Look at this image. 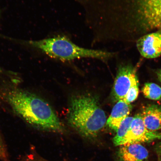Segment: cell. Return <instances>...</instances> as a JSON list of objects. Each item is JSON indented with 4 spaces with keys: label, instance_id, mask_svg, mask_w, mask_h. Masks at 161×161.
<instances>
[{
    "label": "cell",
    "instance_id": "9a60e30c",
    "mask_svg": "<svg viewBox=\"0 0 161 161\" xmlns=\"http://www.w3.org/2000/svg\"><path fill=\"white\" fill-rule=\"evenodd\" d=\"M156 152L158 154L161 155V142L157 145L156 147Z\"/></svg>",
    "mask_w": 161,
    "mask_h": 161
},
{
    "label": "cell",
    "instance_id": "3957f363",
    "mask_svg": "<svg viewBox=\"0 0 161 161\" xmlns=\"http://www.w3.org/2000/svg\"><path fill=\"white\" fill-rule=\"evenodd\" d=\"M26 43L37 48L50 57L63 61L82 58L104 60L111 57L113 53L104 50L86 49L76 45L65 36H57Z\"/></svg>",
    "mask_w": 161,
    "mask_h": 161
},
{
    "label": "cell",
    "instance_id": "ba28073f",
    "mask_svg": "<svg viewBox=\"0 0 161 161\" xmlns=\"http://www.w3.org/2000/svg\"><path fill=\"white\" fill-rule=\"evenodd\" d=\"M132 108L130 104L126 103L123 99L118 101L112 108L106 125L116 132L121 123L128 116Z\"/></svg>",
    "mask_w": 161,
    "mask_h": 161
},
{
    "label": "cell",
    "instance_id": "4fadbf2b",
    "mask_svg": "<svg viewBox=\"0 0 161 161\" xmlns=\"http://www.w3.org/2000/svg\"><path fill=\"white\" fill-rule=\"evenodd\" d=\"M8 159V154L7 150L0 137V160L7 161Z\"/></svg>",
    "mask_w": 161,
    "mask_h": 161
},
{
    "label": "cell",
    "instance_id": "5bb4252c",
    "mask_svg": "<svg viewBox=\"0 0 161 161\" xmlns=\"http://www.w3.org/2000/svg\"><path fill=\"white\" fill-rule=\"evenodd\" d=\"M19 161H43L39 160L36 157L34 156L33 154L29 155L25 157V158L21 159Z\"/></svg>",
    "mask_w": 161,
    "mask_h": 161
},
{
    "label": "cell",
    "instance_id": "6da1fadb",
    "mask_svg": "<svg viewBox=\"0 0 161 161\" xmlns=\"http://www.w3.org/2000/svg\"><path fill=\"white\" fill-rule=\"evenodd\" d=\"M7 99L14 111L31 125L53 131L63 130L51 106L39 97L25 91L14 90L8 93Z\"/></svg>",
    "mask_w": 161,
    "mask_h": 161
},
{
    "label": "cell",
    "instance_id": "8992f818",
    "mask_svg": "<svg viewBox=\"0 0 161 161\" xmlns=\"http://www.w3.org/2000/svg\"><path fill=\"white\" fill-rule=\"evenodd\" d=\"M136 41L137 48L143 57L153 59L161 55V30L143 36Z\"/></svg>",
    "mask_w": 161,
    "mask_h": 161
},
{
    "label": "cell",
    "instance_id": "7c38bea8",
    "mask_svg": "<svg viewBox=\"0 0 161 161\" xmlns=\"http://www.w3.org/2000/svg\"><path fill=\"white\" fill-rule=\"evenodd\" d=\"M139 91V83L134 84L128 90L123 100L126 103L130 104L138 97Z\"/></svg>",
    "mask_w": 161,
    "mask_h": 161
},
{
    "label": "cell",
    "instance_id": "2e32d148",
    "mask_svg": "<svg viewBox=\"0 0 161 161\" xmlns=\"http://www.w3.org/2000/svg\"><path fill=\"white\" fill-rule=\"evenodd\" d=\"M156 74L158 79L161 82V69L158 70V71L156 72Z\"/></svg>",
    "mask_w": 161,
    "mask_h": 161
},
{
    "label": "cell",
    "instance_id": "7a4b0ae2",
    "mask_svg": "<svg viewBox=\"0 0 161 161\" xmlns=\"http://www.w3.org/2000/svg\"><path fill=\"white\" fill-rule=\"evenodd\" d=\"M72 127L86 137H95L106 125L105 113L95 97L82 95L71 99L68 113Z\"/></svg>",
    "mask_w": 161,
    "mask_h": 161
},
{
    "label": "cell",
    "instance_id": "e0dca14e",
    "mask_svg": "<svg viewBox=\"0 0 161 161\" xmlns=\"http://www.w3.org/2000/svg\"><path fill=\"white\" fill-rule=\"evenodd\" d=\"M0 72H1V69H0Z\"/></svg>",
    "mask_w": 161,
    "mask_h": 161
},
{
    "label": "cell",
    "instance_id": "30bf717a",
    "mask_svg": "<svg viewBox=\"0 0 161 161\" xmlns=\"http://www.w3.org/2000/svg\"><path fill=\"white\" fill-rule=\"evenodd\" d=\"M134 117L128 116L121 123L117 130L116 134L114 138V143L116 146H119V143L130 130Z\"/></svg>",
    "mask_w": 161,
    "mask_h": 161
},
{
    "label": "cell",
    "instance_id": "8fae6325",
    "mask_svg": "<svg viewBox=\"0 0 161 161\" xmlns=\"http://www.w3.org/2000/svg\"><path fill=\"white\" fill-rule=\"evenodd\" d=\"M144 95L148 99L158 100L161 99V87L155 83L148 82L142 88Z\"/></svg>",
    "mask_w": 161,
    "mask_h": 161
},
{
    "label": "cell",
    "instance_id": "5b68a950",
    "mask_svg": "<svg viewBox=\"0 0 161 161\" xmlns=\"http://www.w3.org/2000/svg\"><path fill=\"white\" fill-rule=\"evenodd\" d=\"M139 83L136 68L131 65L120 66L114 83L112 96L116 101L124 99L132 86Z\"/></svg>",
    "mask_w": 161,
    "mask_h": 161
},
{
    "label": "cell",
    "instance_id": "277c9868",
    "mask_svg": "<svg viewBox=\"0 0 161 161\" xmlns=\"http://www.w3.org/2000/svg\"><path fill=\"white\" fill-rule=\"evenodd\" d=\"M161 139V133L147 129L141 114L134 117L130 130L121 141L119 146L132 143L149 142Z\"/></svg>",
    "mask_w": 161,
    "mask_h": 161
},
{
    "label": "cell",
    "instance_id": "ac0fdd59",
    "mask_svg": "<svg viewBox=\"0 0 161 161\" xmlns=\"http://www.w3.org/2000/svg\"></svg>",
    "mask_w": 161,
    "mask_h": 161
},
{
    "label": "cell",
    "instance_id": "9c48e42d",
    "mask_svg": "<svg viewBox=\"0 0 161 161\" xmlns=\"http://www.w3.org/2000/svg\"><path fill=\"white\" fill-rule=\"evenodd\" d=\"M141 115L148 130L156 131L161 129V106L156 104L148 105L144 108Z\"/></svg>",
    "mask_w": 161,
    "mask_h": 161
},
{
    "label": "cell",
    "instance_id": "52a82bcc",
    "mask_svg": "<svg viewBox=\"0 0 161 161\" xmlns=\"http://www.w3.org/2000/svg\"><path fill=\"white\" fill-rule=\"evenodd\" d=\"M119 153L122 161H148L147 150L139 143L121 146Z\"/></svg>",
    "mask_w": 161,
    "mask_h": 161
}]
</instances>
